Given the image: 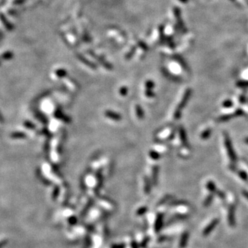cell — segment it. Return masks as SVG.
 I'll return each mask as SVG.
<instances>
[{
    "label": "cell",
    "instance_id": "cell-14",
    "mask_svg": "<svg viewBox=\"0 0 248 248\" xmlns=\"http://www.w3.org/2000/svg\"><path fill=\"white\" fill-rule=\"evenodd\" d=\"M223 106L225 107V108H230V107L232 106V102L230 100H226L223 102Z\"/></svg>",
    "mask_w": 248,
    "mask_h": 248
},
{
    "label": "cell",
    "instance_id": "cell-9",
    "mask_svg": "<svg viewBox=\"0 0 248 248\" xmlns=\"http://www.w3.org/2000/svg\"><path fill=\"white\" fill-rule=\"evenodd\" d=\"M211 135V129H207L206 130L204 131L201 135V138L202 139H207L210 137V136Z\"/></svg>",
    "mask_w": 248,
    "mask_h": 248
},
{
    "label": "cell",
    "instance_id": "cell-2",
    "mask_svg": "<svg viewBox=\"0 0 248 248\" xmlns=\"http://www.w3.org/2000/svg\"><path fill=\"white\" fill-rule=\"evenodd\" d=\"M225 145L226 148H227L228 156H229L231 161L235 163L237 161V156L235 154V152L234 150V148L232 147L230 138L227 134H225Z\"/></svg>",
    "mask_w": 248,
    "mask_h": 248
},
{
    "label": "cell",
    "instance_id": "cell-6",
    "mask_svg": "<svg viewBox=\"0 0 248 248\" xmlns=\"http://www.w3.org/2000/svg\"><path fill=\"white\" fill-rule=\"evenodd\" d=\"M179 134H180V137H181L182 142L183 143V144H187L186 133V131H185V130L183 128H180Z\"/></svg>",
    "mask_w": 248,
    "mask_h": 248
},
{
    "label": "cell",
    "instance_id": "cell-1",
    "mask_svg": "<svg viewBox=\"0 0 248 248\" xmlns=\"http://www.w3.org/2000/svg\"><path fill=\"white\" fill-rule=\"evenodd\" d=\"M191 93H192V91L191 89H188L187 91L185 92L184 95L183 97V99H182V100L181 101V103H179V106L177 109L175 111V113H174V118L176 119H178L180 117V116H181V110L183 109L185 106H186V103H188V101L189 99V97L191 95Z\"/></svg>",
    "mask_w": 248,
    "mask_h": 248
},
{
    "label": "cell",
    "instance_id": "cell-17",
    "mask_svg": "<svg viewBox=\"0 0 248 248\" xmlns=\"http://www.w3.org/2000/svg\"><path fill=\"white\" fill-rule=\"evenodd\" d=\"M153 171H154V174H153V178H154V181H156V180H157V173H158V167H157V166L154 167V170H153Z\"/></svg>",
    "mask_w": 248,
    "mask_h": 248
},
{
    "label": "cell",
    "instance_id": "cell-7",
    "mask_svg": "<svg viewBox=\"0 0 248 248\" xmlns=\"http://www.w3.org/2000/svg\"><path fill=\"white\" fill-rule=\"evenodd\" d=\"M234 207H232V208L230 209V212H229V222L231 225H233L234 224Z\"/></svg>",
    "mask_w": 248,
    "mask_h": 248
},
{
    "label": "cell",
    "instance_id": "cell-20",
    "mask_svg": "<svg viewBox=\"0 0 248 248\" xmlns=\"http://www.w3.org/2000/svg\"><path fill=\"white\" fill-rule=\"evenodd\" d=\"M245 143H247V144H248V138H245Z\"/></svg>",
    "mask_w": 248,
    "mask_h": 248
},
{
    "label": "cell",
    "instance_id": "cell-19",
    "mask_svg": "<svg viewBox=\"0 0 248 248\" xmlns=\"http://www.w3.org/2000/svg\"><path fill=\"white\" fill-rule=\"evenodd\" d=\"M243 195L248 199V192L244 190L243 192Z\"/></svg>",
    "mask_w": 248,
    "mask_h": 248
},
{
    "label": "cell",
    "instance_id": "cell-10",
    "mask_svg": "<svg viewBox=\"0 0 248 248\" xmlns=\"http://www.w3.org/2000/svg\"><path fill=\"white\" fill-rule=\"evenodd\" d=\"M212 198H213L212 195L208 196V197H207V199L205 200V201H204V204H203L204 206L207 207V206H208L209 205H210V204L211 202V201H212Z\"/></svg>",
    "mask_w": 248,
    "mask_h": 248
},
{
    "label": "cell",
    "instance_id": "cell-18",
    "mask_svg": "<svg viewBox=\"0 0 248 248\" xmlns=\"http://www.w3.org/2000/svg\"><path fill=\"white\" fill-rule=\"evenodd\" d=\"M127 91L128 90L127 88H126V87H123V88L121 89V94H122V95H125L127 93Z\"/></svg>",
    "mask_w": 248,
    "mask_h": 248
},
{
    "label": "cell",
    "instance_id": "cell-12",
    "mask_svg": "<svg viewBox=\"0 0 248 248\" xmlns=\"http://www.w3.org/2000/svg\"><path fill=\"white\" fill-rule=\"evenodd\" d=\"M136 110H137V116H138L140 119H141L143 117V111L141 110V108H140L139 106H137L136 107Z\"/></svg>",
    "mask_w": 248,
    "mask_h": 248
},
{
    "label": "cell",
    "instance_id": "cell-15",
    "mask_svg": "<svg viewBox=\"0 0 248 248\" xmlns=\"http://www.w3.org/2000/svg\"><path fill=\"white\" fill-rule=\"evenodd\" d=\"M237 85L239 87H247L248 86V81L238 82V84Z\"/></svg>",
    "mask_w": 248,
    "mask_h": 248
},
{
    "label": "cell",
    "instance_id": "cell-8",
    "mask_svg": "<svg viewBox=\"0 0 248 248\" xmlns=\"http://www.w3.org/2000/svg\"><path fill=\"white\" fill-rule=\"evenodd\" d=\"M207 188L208 189V190L211 192H214L216 191V186L212 181H209L207 183Z\"/></svg>",
    "mask_w": 248,
    "mask_h": 248
},
{
    "label": "cell",
    "instance_id": "cell-11",
    "mask_svg": "<svg viewBox=\"0 0 248 248\" xmlns=\"http://www.w3.org/2000/svg\"><path fill=\"white\" fill-rule=\"evenodd\" d=\"M239 175L240 178L245 180V181H247L248 179V176H247V174H246V172H245L244 171H242V170L241 171L239 172Z\"/></svg>",
    "mask_w": 248,
    "mask_h": 248
},
{
    "label": "cell",
    "instance_id": "cell-16",
    "mask_svg": "<svg viewBox=\"0 0 248 248\" xmlns=\"http://www.w3.org/2000/svg\"><path fill=\"white\" fill-rule=\"evenodd\" d=\"M150 156H151V157L154 159H159V154L155 152H151V153H150Z\"/></svg>",
    "mask_w": 248,
    "mask_h": 248
},
{
    "label": "cell",
    "instance_id": "cell-3",
    "mask_svg": "<svg viewBox=\"0 0 248 248\" xmlns=\"http://www.w3.org/2000/svg\"><path fill=\"white\" fill-rule=\"evenodd\" d=\"M244 114V112L241 110H238L237 111H236L234 114H230V115H223L222 116H221V117L218 118V121H227V120H229L231 118L234 117V116H241Z\"/></svg>",
    "mask_w": 248,
    "mask_h": 248
},
{
    "label": "cell",
    "instance_id": "cell-5",
    "mask_svg": "<svg viewBox=\"0 0 248 248\" xmlns=\"http://www.w3.org/2000/svg\"><path fill=\"white\" fill-rule=\"evenodd\" d=\"M105 114L107 117L110 118L112 119H114V120H120L121 119V116L119 115H117V114L113 113V112L106 111Z\"/></svg>",
    "mask_w": 248,
    "mask_h": 248
},
{
    "label": "cell",
    "instance_id": "cell-4",
    "mask_svg": "<svg viewBox=\"0 0 248 248\" xmlns=\"http://www.w3.org/2000/svg\"><path fill=\"white\" fill-rule=\"evenodd\" d=\"M218 219H215V220H214L212 222H211V223H210V225H209L208 227H207L205 229V230H204V232H203V234L204 235H207V234H208L209 233H210L211 230H212L214 228H215V227H216V225L218 224Z\"/></svg>",
    "mask_w": 248,
    "mask_h": 248
},
{
    "label": "cell",
    "instance_id": "cell-13",
    "mask_svg": "<svg viewBox=\"0 0 248 248\" xmlns=\"http://www.w3.org/2000/svg\"><path fill=\"white\" fill-rule=\"evenodd\" d=\"M188 239V234H185L183 235V240H181V247H184L185 245H186V240Z\"/></svg>",
    "mask_w": 248,
    "mask_h": 248
}]
</instances>
